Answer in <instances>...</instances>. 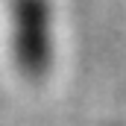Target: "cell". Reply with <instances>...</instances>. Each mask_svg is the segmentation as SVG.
Returning <instances> with one entry per match:
<instances>
[{"label":"cell","instance_id":"1","mask_svg":"<svg viewBox=\"0 0 126 126\" xmlns=\"http://www.w3.org/2000/svg\"><path fill=\"white\" fill-rule=\"evenodd\" d=\"M12 47L27 76H44L53 56L47 0H12Z\"/></svg>","mask_w":126,"mask_h":126}]
</instances>
